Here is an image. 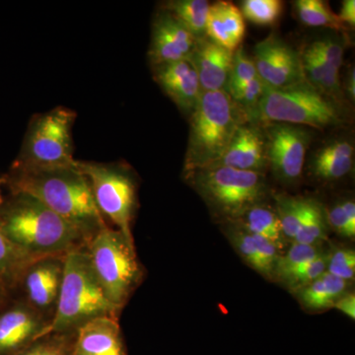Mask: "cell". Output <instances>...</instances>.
<instances>
[{
  "label": "cell",
  "mask_w": 355,
  "mask_h": 355,
  "mask_svg": "<svg viewBox=\"0 0 355 355\" xmlns=\"http://www.w3.org/2000/svg\"><path fill=\"white\" fill-rule=\"evenodd\" d=\"M10 193H26L43 202L90 240L108 222L96 205L87 178L73 166L36 167L13 163L1 177Z\"/></svg>",
  "instance_id": "1"
},
{
  "label": "cell",
  "mask_w": 355,
  "mask_h": 355,
  "mask_svg": "<svg viewBox=\"0 0 355 355\" xmlns=\"http://www.w3.org/2000/svg\"><path fill=\"white\" fill-rule=\"evenodd\" d=\"M0 232L33 259L67 257L88 240L76 226L26 193H10L0 205Z\"/></svg>",
  "instance_id": "2"
},
{
  "label": "cell",
  "mask_w": 355,
  "mask_h": 355,
  "mask_svg": "<svg viewBox=\"0 0 355 355\" xmlns=\"http://www.w3.org/2000/svg\"><path fill=\"white\" fill-rule=\"evenodd\" d=\"M121 314L96 277L85 247L67 254L57 311L44 336L76 331L95 318Z\"/></svg>",
  "instance_id": "3"
},
{
  "label": "cell",
  "mask_w": 355,
  "mask_h": 355,
  "mask_svg": "<svg viewBox=\"0 0 355 355\" xmlns=\"http://www.w3.org/2000/svg\"><path fill=\"white\" fill-rule=\"evenodd\" d=\"M245 114L225 91H202L191 114L184 174L217 164L243 121Z\"/></svg>",
  "instance_id": "4"
},
{
  "label": "cell",
  "mask_w": 355,
  "mask_h": 355,
  "mask_svg": "<svg viewBox=\"0 0 355 355\" xmlns=\"http://www.w3.org/2000/svg\"><path fill=\"white\" fill-rule=\"evenodd\" d=\"M85 249L110 301L123 311L144 277L135 242L108 225L89 240Z\"/></svg>",
  "instance_id": "5"
},
{
  "label": "cell",
  "mask_w": 355,
  "mask_h": 355,
  "mask_svg": "<svg viewBox=\"0 0 355 355\" xmlns=\"http://www.w3.org/2000/svg\"><path fill=\"white\" fill-rule=\"evenodd\" d=\"M186 179L218 216L237 220L268 193L263 173L211 165L187 173Z\"/></svg>",
  "instance_id": "6"
},
{
  "label": "cell",
  "mask_w": 355,
  "mask_h": 355,
  "mask_svg": "<svg viewBox=\"0 0 355 355\" xmlns=\"http://www.w3.org/2000/svg\"><path fill=\"white\" fill-rule=\"evenodd\" d=\"M270 123L324 128L342 123L338 103L307 80L282 88L266 87L254 116Z\"/></svg>",
  "instance_id": "7"
},
{
  "label": "cell",
  "mask_w": 355,
  "mask_h": 355,
  "mask_svg": "<svg viewBox=\"0 0 355 355\" xmlns=\"http://www.w3.org/2000/svg\"><path fill=\"white\" fill-rule=\"evenodd\" d=\"M76 116L73 110L60 106L33 116L13 163L36 167L76 165L72 128Z\"/></svg>",
  "instance_id": "8"
},
{
  "label": "cell",
  "mask_w": 355,
  "mask_h": 355,
  "mask_svg": "<svg viewBox=\"0 0 355 355\" xmlns=\"http://www.w3.org/2000/svg\"><path fill=\"white\" fill-rule=\"evenodd\" d=\"M77 167L87 178L96 205L130 241L135 242L132 226L137 205V182L128 166L121 163L84 162Z\"/></svg>",
  "instance_id": "9"
},
{
  "label": "cell",
  "mask_w": 355,
  "mask_h": 355,
  "mask_svg": "<svg viewBox=\"0 0 355 355\" xmlns=\"http://www.w3.org/2000/svg\"><path fill=\"white\" fill-rule=\"evenodd\" d=\"M64 259L57 256L35 259L26 266L11 296L24 301L51 322L64 279Z\"/></svg>",
  "instance_id": "10"
},
{
  "label": "cell",
  "mask_w": 355,
  "mask_h": 355,
  "mask_svg": "<svg viewBox=\"0 0 355 355\" xmlns=\"http://www.w3.org/2000/svg\"><path fill=\"white\" fill-rule=\"evenodd\" d=\"M266 153L268 167L284 183L301 177L311 135L304 128L287 123H270L266 128Z\"/></svg>",
  "instance_id": "11"
},
{
  "label": "cell",
  "mask_w": 355,
  "mask_h": 355,
  "mask_svg": "<svg viewBox=\"0 0 355 355\" xmlns=\"http://www.w3.org/2000/svg\"><path fill=\"white\" fill-rule=\"evenodd\" d=\"M253 58L266 87L282 88L306 80L301 53L275 35L256 44Z\"/></svg>",
  "instance_id": "12"
},
{
  "label": "cell",
  "mask_w": 355,
  "mask_h": 355,
  "mask_svg": "<svg viewBox=\"0 0 355 355\" xmlns=\"http://www.w3.org/2000/svg\"><path fill=\"white\" fill-rule=\"evenodd\" d=\"M51 322L27 303L11 296L0 310V355H17L44 336Z\"/></svg>",
  "instance_id": "13"
},
{
  "label": "cell",
  "mask_w": 355,
  "mask_h": 355,
  "mask_svg": "<svg viewBox=\"0 0 355 355\" xmlns=\"http://www.w3.org/2000/svg\"><path fill=\"white\" fill-rule=\"evenodd\" d=\"M197 41L176 17L162 9L153 21L148 51L151 67L189 60Z\"/></svg>",
  "instance_id": "14"
},
{
  "label": "cell",
  "mask_w": 355,
  "mask_h": 355,
  "mask_svg": "<svg viewBox=\"0 0 355 355\" xmlns=\"http://www.w3.org/2000/svg\"><path fill=\"white\" fill-rule=\"evenodd\" d=\"M153 78L180 111L191 116L202 90L195 67L189 60L153 67Z\"/></svg>",
  "instance_id": "15"
},
{
  "label": "cell",
  "mask_w": 355,
  "mask_h": 355,
  "mask_svg": "<svg viewBox=\"0 0 355 355\" xmlns=\"http://www.w3.org/2000/svg\"><path fill=\"white\" fill-rule=\"evenodd\" d=\"M119 320L98 317L79 327L71 355H128Z\"/></svg>",
  "instance_id": "16"
},
{
  "label": "cell",
  "mask_w": 355,
  "mask_h": 355,
  "mask_svg": "<svg viewBox=\"0 0 355 355\" xmlns=\"http://www.w3.org/2000/svg\"><path fill=\"white\" fill-rule=\"evenodd\" d=\"M234 53L219 46L207 36L198 39L189 60L197 71L202 91H225Z\"/></svg>",
  "instance_id": "17"
},
{
  "label": "cell",
  "mask_w": 355,
  "mask_h": 355,
  "mask_svg": "<svg viewBox=\"0 0 355 355\" xmlns=\"http://www.w3.org/2000/svg\"><path fill=\"white\" fill-rule=\"evenodd\" d=\"M217 164L244 171L263 173L268 168L265 135L256 125L242 123L236 130L225 153Z\"/></svg>",
  "instance_id": "18"
},
{
  "label": "cell",
  "mask_w": 355,
  "mask_h": 355,
  "mask_svg": "<svg viewBox=\"0 0 355 355\" xmlns=\"http://www.w3.org/2000/svg\"><path fill=\"white\" fill-rule=\"evenodd\" d=\"M246 25L241 10L232 2L210 4L205 36L226 50H237L244 39Z\"/></svg>",
  "instance_id": "19"
},
{
  "label": "cell",
  "mask_w": 355,
  "mask_h": 355,
  "mask_svg": "<svg viewBox=\"0 0 355 355\" xmlns=\"http://www.w3.org/2000/svg\"><path fill=\"white\" fill-rule=\"evenodd\" d=\"M347 288V282L326 272L309 286L300 289L299 299L308 309H327L345 295Z\"/></svg>",
  "instance_id": "20"
},
{
  "label": "cell",
  "mask_w": 355,
  "mask_h": 355,
  "mask_svg": "<svg viewBox=\"0 0 355 355\" xmlns=\"http://www.w3.org/2000/svg\"><path fill=\"white\" fill-rule=\"evenodd\" d=\"M241 227L251 234L261 236L275 243L279 249L284 245V236L277 212L266 205H257L246 212L239 219Z\"/></svg>",
  "instance_id": "21"
},
{
  "label": "cell",
  "mask_w": 355,
  "mask_h": 355,
  "mask_svg": "<svg viewBox=\"0 0 355 355\" xmlns=\"http://www.w3.org/2000/svg\"><path fill=\"white\" fill-rule=\"evenodd\" d=\"M209 8L207 0H173L163 4V9L176 17L196 39L205 37Z\"/></svg>",
  "instance_id": "22"
},
{
  "label": "cell",
  "mask_w": 355,
  "mask_h": 355,
  "mask_svg": "<svg viewBox=\"0 0 355 355\" xmlns=\"http://www.w3.org/2000/svg\"><path fill=\"white\" fill-rule=\"evenodd\" d=\"M35 259L20 251L0 232V280L12 293L21 275Z\"/></svg>",
  "instance_id": "23"
},
{
  "label": "cell",
  "mask_w": 355,
  "mask_h": 355,
  "mask_svg": "<svg viewBox=\"0 0 355 355\" xmlns=\"http://www.w3.org/2000/svg\"><path fill=\"white\" fill-rule=\"evenodd\" d=\"M296 10L300 20L312 27H328L336 31H345V26L321 0H298Z\"/></svg>",
  "instance_id": "24"
},
{
  "label": "cell",
  "mask_w": 355,
  "mask_h": 355,
  "mask_svg": "<svg viewBox=\"0 0 355 355\" xmlns=\"http://www.w3.org/2000/svg\"><path fill=\"white\" fill-rule=\"evenodd\" d=\"M307 200L279 196L277 198V214L284 237L293 241L304 219Z\"/></svg>",
  "instance_id": "25"
},
{
  "label": "cell",
  "mask_w": 355,
  "mask_h": 355,
  "mask_svg": "<svg viewBox=\"0 0 355 355\" xmlns=\"http://www.w3.org/2000/svg\"><path fill=\"white\" fill-rule=\"evenodd\" d=\"M326 238V220L319 203L307 200L304 219L293 242L305 245H319Z\"/></svg>",
  "instance_id": "26"
},
{
  "label": "cell",
  "mask_w": 355,
  "mask_h": 355,
  "mask_svg": "<svg viewBox=\"0 0 355 355\" xmlns=\"http://www.w3.org/2000/svg\"><path fill=\"white\" fill-rule=\"evenodd\" d=\"M330 253L320 254L316 258L306 261L302 265L297 266L295 270L287 273L279 282H284L292 291H299L309 286L313 282L319 279L327 272Z\"/></svg>",
  "instance_id": "27"
},
{
  "label": "cell",
  "mask_w": 355,
  "mask_h": 355,
  "mask_svg": "<svg viewBox=\"0 0 355 355\" xmlns=\"http://www.w3.org/2000/svg\"><path fill=\"white\" fill-rule=\"evenodd\" d=\"M323 253L319 245H305L293 242L286 254H279L273 270V277L279 280L286 277L287 273L295 270L297 266L306 261L316 258Z\"/></svg>",
  "instance_id": "28"
},
{
  "label": "cell",
  "mask_w": 355,
  "mask_h": 355,
  "mask_svg": "<svg viewBox=\"0 0 355 355\" xmlns=\"http://www.w3.org/2000/svg\"><path fill=\"white\" fill-rule=\"evenodd\" d=\"M76 333L48 334L17 355H71Z\"/></svg>",
  "instance_id": "29"
},
{
  "label": "cell",
  "mask_w": 355,
  "mask_h": 355,
  "mask_svg": "<svg viewBox=\"0 0 355 355\" xmlns=\"http://www.w3.org/2000/svg\"><path fill=\"white\" fill-rule=\"evenodd\" d=\"M284 10L279 0H245L242 2V15L250 22L261 26L275 24Z\"/></svg>",
  "instance_id": "30"
},
{
  "label": "cell",
  "mask_w": 355,
  "mask_h": 355,
  "mask_svg": "<svg viewBox=\"0 0 355 355\" xmlns=\"http://www.w3.org/2000/svg\"><path fill=\"white\" fill-rule=\"evenodd\" d=\"M354 167V157L326 155L318 151L313 160V173L324 181H336L347 176Z\"/></svg>",
  "instance_id": "31"
},
{
  "label": "cell",
  "mask_w": 355,
  "mask_h": 355,
  "mask_svg": "<svg viewBox=\"0 0 355 355\" xmlns=\"http://www.w3.org/2000/svg\"><path fill=\"white\" fill-rule=\"evenodd\" d=\"M257 77H259L258 72L254 67L253 58L248 57L244 49L239 46L234 53L232 69L226 85L225 92L231 95Z\"/></svg>",
  "instance_id": "32"
},
{
  "label": "cell",
  "mask_w": 355,
  "mask_h": 355,
  "mask_svg": "<svg viewBox=\"0 0 355 355\" xmlns=\"http://www.w3.org/2000/svg\"><path fill=\"white\" fill-rule=\"evenodd\" d=\"M265 90V84L259 77H257V78L253 79L246 85L240 88L239 90L235 91L234 93L229 96L232 98L236 105L241 109L245 116H254Z\"/></svg>",
  "instance_id": "33"
},
{
  "label": "cell",
  "mask_w": 355,
  "mask_h": 355,
  "mask_svg": "<svg viewBox=\"0 0 355 355\" xmlns=\"http://www.w3.org/2000/svg\"><path fill=\"white\" fill-rule=\"evenodd\" d=\"M331 227L343 237L352 238L355 235V203L347 200L331 207L328 216Z\"/></svg>",
  "instance_id": "34"
},
{
  "label": "cell",
  "mask_w": 355,
  "mask_h": 355,
  "mask_svg": "<svg viewBox=\"0 0 355 355\" xmlns=\"http://www.w3.org/2000/svg\"><path fill=\"white\" fill-rule=\"evenodd\" d=\"M230 236L231 241L248 265L263 275V268L253 235L240 226L234 230H231Z\"/></svg>",
  "instance_id": "35"
},
{
  "label": "cell",
  "mask_w": 355,
  "mask_h": 355,
  "mask_svg": "<svg viewBox=\"0 0 355 355\" xmlns=\"http://www.w3.org/2000/svg\"><path fill=\"white\" fill-rule=\"evenodd\" d=\"M327 272L334 277L349 282L355 275V252L352 249L336 250L330 254Z\"/></svg>",
  "instance_id": "36"
},
{
  "label": "cell",
  "mask_w": 355,
  "mask_h": 355,
  "mask_svg": "<svg viewBox=\"0 0 355 355\" xmlns=\"http://www.w3.org/2000/svg\"><path fill=\"white\" fill-rule=\"evenodd\" d=\"M309 49L323 58L327 64L340 71L345 53V48L340 42L334 39H322L311 44Z\"/></svg>",
  "instance_id": "37"
},
{
  "label": "cell",
  "mask_w": 355,
  "mask_h": 355,
  "mask_svg": "<svg viewBox=\"0 0 355 355\" xmlns=\"http://www.w3.org/2000/svg\"><path fill=\"white\" fill-rule=\"evenodd\" d=\"M252 235H253L259 257H260L263 275H265L266 277H273V270H275V263L279 257V247L275 243L266 239L265 237Z\"/></svg>",
  "instance_id": "38"
},
{
  "label": "cell",
  "mask_w": 355,
  "mask_h": 355,
  "mask_svg": "<svg viewBox=\"0 0 355 355\" xmlns=\"http://www.w3.org/2000/svg\"><path fill=\"white\" fill-rule=\"evenodd\" d=\"M333 307L340 310L350 319H355V296L354 294H345L336 301Z\"/></svg>",
  "instance_id": "39"
},
{
  "label": "cell",
  "mask_w": 355,
  "mask_h": 355,
  "mask_svg": "<svg viewBox=\"0 0 355 355\" xmlns=\"http://www.w3.org/2000/svg\"><path fill=\"white\" fill-rule=\"evenodd\" d=\"M338 17L345 26L349 25L354 28L355 25V1L354 0H345L343 2L342 8Z\"/></svg>",
  "instance_id": "40"
},
{
  "label": "cell",
  "mask_w": 355,
  "mask_h": 355,
  "mask_svg": "<svg viewBox=\"0 0 355 355\" xmlns=\"http://www.w3.org/2000/svg\"><path fill=\"white\" fill-rule=\"evenodd\" d=\"M10 292H9L6 284L0 280V310L7 304V302L10 300Z\"/></svg>",
  "instance_id": "41"
},
{
  "label": "cell",
  "mask_w": 355,
  "mask_h": 355,
  "mask_svg": "<svg viewBox=\"0 0 355 355\" xmlns=\"http://www.w3.org/2000/svg\"><path fill=\"white\" fill-rule=\"evenodd\" d=\"M355 76L354 69H352V71L349 72V77L347 80V91L349 94L350 99L354 100L355 97Z\"/></svg>",
  "instance_id": "42"
},
{
  "label": "cell",
  "mask_w": 355,
  "mask_h": 355,
  "mask_svg": "<svg viewBox=\"0 0 355 355\" xmlns=\"http://www.w3.org/2000/svg\"><path fill=\"white\" fill-rule=\"evenodd\" d=\"M1 184H3V182H2L1 178H0V186H1ZM4 198H2L1 196V191H0V205H2V202H3Z\"/></svg>",
  "instance_id": "43"
}]
</instances>
